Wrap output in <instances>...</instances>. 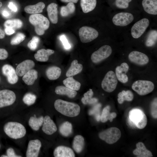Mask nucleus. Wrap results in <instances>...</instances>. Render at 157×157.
<instances>
[{
  "mask_svg": "<svg viewBox=\"0 0 157 157\" xmlns=\"http://www.w3.org/2000/svg\"><path fill=\"white\" fill-rule=\"evenodd\" d=\"M26 37L23 33H18L11 40L10 42L12 45H17L19 44L25 39Z\"/></svg>",
  "mask_w": 157,
  "mask_h": 157,
  "instance_id": "a19ab883",
  "label": "nucleus"
},
{
  "mask_svg": "<svg viewBox=\"0 0 157 157\" xmlns=\"http://www.w3.org/2000/svg\"><path fill=\"white\" fill-rule=\"evenodd\" d=\"M97 4V0H81L80 5L84 13H87L93 10Z\"/></svg>",
  "mask_w": 157,
  "mask_h": 157,
  "instance_id": "2f4dec72",
  "label": "nucleus"
},
{
  "mask_svg": "<svg viewBox=\"0 0 157 157\" xmlns=\"http://www.w3.org/2000/svg\"><path fill=\"white\" fill-rule=\"evenodd\" d=\"M148 19L143 18L136 22L131 29V34L135 38L140 37L144 33L149 25Z\"/></svg>",
  "mask_w": 157,
  "mask_h": 157,
  "instance_id": "9b49d317",
  "label": "nucleus"
},
{
  "mask_svg": "<svg viewBox=\"0 0 157 157\" xmlns=\"http://www.w3.org/2000/svg\"><path fill=\"white\" fill-rule=\"evenodd\" d=\"M65 87L74 90H79L81 86L80 83L74 79L72 76L68 77L63 81Z\"/></svg>",
  "mask_w": 157,
  "mask_h": 157,
  "instance_id": "7c9ffc66",
  "label": "nucleus"
},
{
  "mask_svg": "<svg viewBox=\"0 0 157 157\" xmlns=\"http://www.w3.org/2000/svg\"><path fill=\"white\" fill-rule=\"evenodd\" d=\"M59 38L60 40L62 43L65 49H68L71 48V46L69 43L65 35H61L60 36Z\"/></svg>",
  "mask_w": 157,
  "mask_h": 157,
  "instance_id": "49530a36",
  "label": "nucleus"
},
{
  "mask_svg": "<svg viewBox=\"0 0 157 157\" xmlns=\"http://www.w3.org/2000/svg\"><path fill=\"white\" fill-rule=\"evenodd\" d=\"M29 21L30 23L34 26L35 31L39 35H43L45 31L49 27V20L41 14L31 15L29 17Z\"/></svg>",
  "mask_w": 157,
  "mask_h": 157,
  "instance_id": "7ed1b4c3",
  "label": "nucleus"
},
{
  "mask_svg": "<svg viewBox=\"0 0 157 157\" xmlns=\"http://www.w3.org/2000/svg\"><path fill=\"white\" fill-rule=\"evenodd\" d=\"M61 73L60 68L56 66L50 67L46 71V74L47 77L51 80H55L58 78Z\"/></svg>",
  "mask_w": 157,
  "mask_h": 157,
  "instance_id": "c85d7f7f",
  "label": "nucleus"
},
{
  "mask_svg": "<svg viewBox=\"0 0 157 157\" xmlns=\"http://www.w3.org/2000/svg\"><path fill=\"white\" fill-rule=\"evenodd\" d=\"M45 7V4L42 2H40L35 4L26 6L24 8L25 11L30 14H39L42 12Z\"/></svg>",
  "mask_w": 157,
  "mask_h": 157,
  "instance_id": "a878e982",
  "label": "nucleus"
},
{
  "mask_svg": "<svg viewBox=\"0 0 157 157\" xmlns=\"http://www.w3.org/2000/svg\"><path fill=\"white\" fill-rule=\"evenodd\" d=\"M40 41L39 38L37 36L33 37L27 44V46L31 50H35L37 48Z\"/></svg>",
  "mask_w": 157,
  "mask_h": 157,
  "instance_id": "79ce46f5",
  "label": "nucleus"
},
{
  "mask_svg": "<svg viewBox=\"0 0 157 157\" xmlns=\"http://www.w3.org/2000/svg\"><path fill=\"white\" fill-rule=\"evenodd\" d=\"M7 155L8 157H20V155L16 154L14 149L12 148H8L6 151Z\"/></svg>",
  "mask_w": 157,
  "mask_h": 157,
  "instance_id": "de8ad7c7",
  "label": "nucleus"
},
{
  "mask_svg": "<svg viewBox=\"0 0 157 157\" xmlns=\"http://www.w3.org/2000/svg\"><path fill=\"white\" fill-rule=\"evenodd\" d=\"M110 109L109 106H107L103 109L101 115V120L102 122H105L108 120L111 122L116 117V113L115 112L110 113Z\"/></svg>",
  "mask_w": 157,
  "mask_h": 157,
  "instance_id": "473e14b6",
  "label": "nucleus"
},
{
  "mask_svg": "<svg viewBox=\"0 0 157 157\" xmlns=\"http://www.w3.org/2000/svg\"><path fill=\"white\" fill-rule=\"evenodd\" d=\"M3 130L8 136L13 139L22 138L26 133L24 126L17 122L11 121L6 123L4 125Z\"/></svg>",
  "mask_w": 157,
  "mask_h": 157,
  "instance_id": "f03ea898",
  "label": "nucleus"
},
{
  "mask_svg": "<svg viewBox=\"0 0 157 157\" xmlns=\"http://www.w3.org/2000/svg\"><path fill=\"white\" fill-rule=\"evenodd\" d=\"M112 52L111 47L109 45H104L94 52L91 56L92 61L97 63L108 58Z\"/></svg>",
  "mask_w": 157,
  "mask_h": 157,
  "instance_id": "1a4fd4ad",
  "label": "nucleus"
},
{
  "mask_svg": "<svg viewBox=\"0 0 157 157\" xmlns=\"http://www.w3.org/2000/svg\"><path fill=\"white\" fill-rule=\"evenodd\" d=\"M5 36L4 32L0 28V39H3Z\"/></svg>",
  "mask_w": 157,
  "mask_h": 157,
  "instance_id": "5fc2aeb1",
  "label": "nucleus"
},
{
  "mask_svg": "<svg viewBox=\"0 0 157 157\" xmlns=\"http://www.w3.org/2000/svg\"><path fill=\"white\" fill-rule=\"evenodd\" d=\"M42 143L38 139L30 140L28 142L26 153L27 157H37L38 156Z\"/></svg>",
  "mask_w": 157,
  "mask_h": 157,
  "instance_id": "ddd939ff",
  "label": "nucleus"
},
{
  "mask_svg": "<svg viewBox=\"0 0 157 157\" xmlns=\"http://www.w3.org/2000/svg\"><path fill=\"white\" fill-rule=\"evenodd\" d=\"M62 2L65 3L72 2L74 3H76L77 2L78 0H60Z\"/></svg>",
  "mask_w": 157,
  "mask_h": 157,
  "instance_id": "603ef678",
  "label": "nucleus"
},
{
  "mask_svg": "<svg viewBox=\"0 0 157 157\" xmlns=\"http://www.w3.org/2000/svg\"><path fill=\"white\" fill-rule=\"evenodd\" d=\"M8 56V53L6 50L4 49L0 48V60H5Z\"/></svg>",
  "mask_w": 157,
  "mask_h": 157,
  "instance_id": "09e8293b",
  "label": "nucleus"
},
{
  "mask_svg": "<svg viewBox=\"0 0 157 157\" xmlns=\"http://www.w3.org/2000/svg\"><path fill=\"white\" fill-rule=\"evenodd\" d=\"M4 25L5 28H10L14 30L21 28L23 26V22L18 19H8L5 22Z\"/></svg>",
  "mask_w": 157,
  "mask_h": 157,
  "instance_id": "e433bc0d",
  "label": "nucleus"
},
{
  "mask_svg": "<svg viewBox=\"0 0 157 157\" xmlns=\"http://www.w3.org/2000/svg\"><path fill=\"white\" fill-rule=\"evenodd\" d=\"M60 133L65 137H68L72 133V124L68 121H66L61 124L59 128Z\"/></svg>",
  "mask_w": 157,
  "mask_h": 157,
  "instance_id": "c9c22d12",
  "label": "nucleus"
},
{
  "mask_svg": "<svg viewBox=\"0 0 157 157\" xmlns=\"http://www.w3.org/2000/svg\"><path fill=\"white\" fill-rule=\"evenodd\" d=\"M134 19L133 15L126 12H121L117 13L113 17L112 21L115 25L124 26L131 23Z\"/></svg>",
  "mask_w": 157,
  "mask_h": 157,
  "instance_id": "f8f14e48",
  "label": "nucleus"
},
{
  "mask_svg": "<svg viewBox=\"0 0 157 157\" xmlns=\"http://www.w3.org/2000/svg\"><path fill=\"white\" fill-rule=\"evenodd\" d=\"M136 148L133 151V154L139 157H152L151 152L147 149L144 144L139 142L136 144Z\"/></svg>",
  "mask_w": 157,
  "mask_h": 157,
  "instance_id": "412c9836",
  "label": "nucleus"
},
{
  "mask_svg": "<svg viewBox=\"0 0 157 157\" xmlns=\"http://www.w3.org/2000/svg\"><path fill=\"white\" fill-rule=\"evenodd\" d=\"M80 40L83 43L90 42L96 38L98 32L94 28L89 26H83L78 31Z\"/></svg>",
  "mask_w": 157,
  "mask_h": 157,
  "instance_id": "6e6552de",
  "label": "nucleus"
},
{
  "mask_svg": "<svg viewBox=\"0 0 157 157\" xmlns=\"http://www.w3.org/2000/svg\"><path fill=\"white\" fill-rule=\"evenodd\" d=\"M38 77V72L35 69H32L26 73L23 76L22 80L28 85H33Z\"/></svg>",
  "mask_w": 157,
  "mask_h": 157,
  "instance_id": "b1692460",
  "label": "nucleus"
},
{
  "mask_svg": "<svg viewBox=\"0 0 157 157\" xmlns=\"http://www.w3.org/2000/svg\"><path fill=\"white\" fill-rule=\"evenodd\" d=\"M154 83L147 80H138L134 82L132 88L140 95H144L152 92L154 89Z\"/></svg>",
  "mask_w": 157,
  "mask_h": 157,
  "instance_id": "423d86ee",
  "label": "nucleus"
},
{
  "mask_svg": "<svg viewBox=\"0 0 157 157\" xmlns=\"http://www.w3.org/2000/svg\"><path fill=\"white\" fill-rule=\"evenodd\" d=\"M151 113L152 117L154 118H157V98H155L151 103Z\"/></svg>",
  "mask_w": 157,
  "mask_h": 157,
  "instance_id": "c03bdc74",
  "label": "nucleus"
},
{
  "mask_svg": "<svg viewBox=\"0 0 157 157\" xmlns=\"http://www.w3.org/2000/svg\"><path fill=\"white\" fill-rule=\"evenodd\" d=\"M5 31L6 33L8 35H11L15 32L14 29L9 27H6L5 29Z\"/></svg>",
  "mask_w": 157,
  "mask_h": 157,
  "instance_id": "8fccbe9b",
  "label": "nucleus"
},
{
  "mask_svg": "<svg viewBox=\"0 0 157 157\" xmlns=\"http://www.w3.org/2000/svg\"><path fill=\"white\" fill-rule=\"evenodd\" d=\"M16 99V94L13 91L8 89L0 90V108L12 105Z\"/></svg>",
  "mask_w": 157,
  "mask_h": 157,
  "instance_id": "9d476101",
  "label": "nucleus"
},
{
  "mask_svg": "<svg viewBox=\"0 0 157 157\" xmlns=\"http://www.w3.org/2000/svg\"><path fill=\"white\" fill-rule=\"evenodd\" d=\"M2 15L5 17H8L10 15L9 13L6 10H3L2 13Z\"/></svg>",
  "mask_w": 157,
  "mask_h": 157,
  "instance_id": "864d4df0",
  "label": "nucleus"
},
{
  "mask_svg": "<svg viewBox=\"0 0 157 157\" xmlns=\"http://www.w3.org/2000/svg\"><path fill=\"white\" fill-rule=\"evenodd\" d=\"M54 53V51L53 50L42 49L38 50L34 54V57L38 61L46 62L49 60V56Z\"/></svg>",
  "mask_w": 157,
  "mask_h": 157,
  "instance_id": "5701e85b",
  "label": "nucleus"
},
{
  "mask_svg": "<svg viewBox=\"0 0 157 157\" xmlns=\"http://www.w3.org/2000/svg\"><path fill=\"white\" fill-rule=\"evenodd\" d=\"M49 18L52 23L56 24L58 22V5L52 3L49 4L47 8Z\"/></svg>",
  "mask_w": 157,
  "mask_h": 157,
  "instance_id": "4be33fe9",
  "label": "nucleus"
},
{
  "mask_svg": "<svg viewBox=\"0 0 157 157\" xmlns=\"http://www.w3.org/2000/svg\"><path fill=\"white\" fill-rule=\"evenodd\" d=\"M121 132L117 127H112L101 131L99 134L100 139L111 144L117 142L121 136Z\"/></svg>",
  "mask_w": 157,
  "mask_h": 157,
  "instance_id": "39448f33",
  "label": "nucleus"
},
{
  "mask_svg": "<svg viewBox=\"0 0 157 157\" xmlns=\"http://www.w3.org/2000/svg\"><path fill=\"white\" fill-rule=\"evenodd\" d=\"M54 106L58 112L69 117L76 116L80 112V107L78 104L61 99H58L55 101Z\"/></svg>",
  "mask_w": 157,
  "mask_h": 157,
  "instance_id": "f257e3e1",
  "label": "nucleus"
},
{
  "mask_svg": "<svg viewBox=\"0 0 157 157\" xmlns=\"http://www.w3.org/2000/svg\"><path fill=\"white\" fill-rule=\"evenodd\" d=\"M94 115L95 119L97 121H99L101 120V115L100 113Z\"/></svg>",
  "mask_w": 157,
  "mask_h": 157,
  "instance_id": "6e6d98bb",
  "label": "nucleus"
},
{
  "mask_svg": "<svg viewBox=\"0 0 157 157\" xmlns=\"http://www.w3.org/2000/svg\"><path fill=\"white\" fill-rule=\"evenodd\" d=\"M42 126V131L48 135H51L57 130L56 125L48 115H46L44 117Z\"/></svg>",
  "mask_w": 157,
  "mask_h": 157,
  "instance_id": "f3484780",
  "label": "nucleus"
},
{
  "mask_svg": "<svg viewBox=\"0 0 157 157\" xmlns=\"http://www.w3.org/2000/svg\"></svg>",
  "mask_w": 157,
  "mask_h": 157,
  "instance_id": "bf43d9fd",
  "label": "nucleus"
},
{
  "mask_svg": "<svg viewBox=\"0 0 157 157\" xmlns=\"http://www.w3.org/2000/svg\"><path fill=\"white\" fill-rule=\"evenodd\" d=\"M55 92L57 94L65 95L71 98H74L77 94L76 91L62 85L57 86L55 88Z\"/></svg>",
  "mask_w": 157,
  "mask_h": 157,
  "instance_id": "cd10ccee",
  "label": "nucleus"
},
{
  "mask_svg": "<svg viewBox=\"0 0 157 157\" xmlns=\"http://www.w3.org/2000/svg\"><path fill=\"white\" fill-rule=\"evenodd\" d=\"M142 4L146 12L151 15L157 14V0H143Z\"/></svg>",
  "mask_w": 157,
  "mask_h": 157,
  "instance_id": "aec40b11",
  "label": "nucleus"
},
{
  "mask_svg": "<svg viewBox=\"0 0 157 157\" xmlns=\"http://www.w3.org/2000/svg\"><path fill=\"white\" fill-rule=\"evenodd\" d=\"M101 107L100 104H98L94 106L92 108L90 109L88 112L89 115H95L100 113V110Z\"/></svg>",
  "mask_w": 157,
  "mask_h": 157,
  "instance_id": "a18cd8bd",
  "label": "nucleus"
},
{
  "mask_svg": "<svg viewBox=\"0 0 157 157\" xmlns=\"http://www.w3.org/2000/svg\"><path fill=\"white\" fill-rule=\"evenodd\" d=\"M84 145V139L82 136L77 135L74 137L73 141L72 147L77 153H79L82 151Z\"/></svg>",
  "mask_w": 157,
  "mask_h": 157,
  "instance_id": "c756f323",
  "label": "nucleus"
},
{
  "mask_svg": "<svg viewBox=\"0 0 157 157\" xmlns=\"http://www.w3.org/2000/svg\"><path fill=\"white\" fill-rule=\"evenodd\" d=\"M35 66L34 62L30 59L25 60L17 66L15 70L18 76H22L29 70L33 69Z\"/></svg>",
  "mask_w": 157,
  "mask_h": 157,
  "instance_id": "dca6fc26",
  "label": "nucleus"
},
{
  "mask_svg": "<svg viewBox=\"0 0 157 157\" xmlns=\"http://www.w3.org/2000/svg\"><path fill=\"white\" fill-rule=\"evenodd\" d=\"M1 157H8V156H7V155H1Z\"/></svg>",
  "mask_w": 157,
  "mask_h": 157,
  "instance_id": "4d7b16f0",
  "label": "nucleus"
},
{
  "mask_svg": "<svg viewBox=\"0 0 157 157\" xmlns=\"http://www.w3.org/2000/svg\"><path fill=\"white\" fill-rule=\"evenodd\" d=\"M129 66L126 63H122L120 66H117L115 69V75L117 79L120 82L125 83L128 80L126 74L128 71Z\"/></svg>",
  "mask_w": 157,
  "mask_h": 157,
  "instance_id": "a211bd4d",
  "label": "nucleus"
},
{
  "mask_svg": "<svg viewBox=\"0 0 157 157\" xmlns=\"http://www.w3.org/2000/svg\"><path fill=\"white\" fill-rule=\"evenodd\" d=\"M157 39V31L156 30L150 31L147 34L145 44L147 47H151L156 43Z\"/></svg>",
  "mask_w": 157,
  "mask_h": 157,
  "instance_id": "4c0bfd02",
  "label": "nucleus"
},
{
  "mask_svg": "<svg viewBox=\"0 0 157 157\" xmlns=\"http://www.w3.org/2000/svg\"><path fill=\"white\" fill-rule=\"evenodd\" d=\"M93 95L92 90L90 89L84 94V97L81 99L82 103L85 105L92 104L97 103L98 99L95 98H92Z\"/></svg>",
  "mask_w": 157,
  "mask_h": 157,
  "instance_id": "72a5a7b5",
  "label": "nucleus"
},
{
  "mask_svg": "<svg viewBox=\"0 0 157 157\" xmlns=\"http://www.w3.org/2000/svg\"><path fill=\"white\" fill-rule=\"evenodd\" d=\"M36 99V96L34 94L31 93H26L23 98L24 103L28 106L33 104L35 102Z\"/></svg>",
  "mask_w": 157,
  "mask_h": 157,
  "instance_id": "ea45409f",
  "label": "nucleus"
},
{
  "mask_svg": "<svg viewBox=\"0 0 157 157\" xmlns=\"http://www.w3.org/2000/svg\"><path fill=\"white\" fill-rule=\"evenodd\" d=\"M44 118L42 116L37 117L35 115L31 117L28 120L29 126L33 130L36 131H38L42 126Z\"/></svg>",
  "mask_w": 157,
  "mask_h": 157,
  "instance_id": "bb28decb",
  "label": "nucleus"
},
{
  "mask_svg": "<svg viewBox=\"0 0 157 157\" xmlns=\"http://www.w3.org/2000/svg\"><path fill=\"white\" fill-rule=\"evenodd\" d=\"M53 155L55 157H74V153L71 148L63 146L57 147L54 150Z\"/></svg>",
  "mask_w": 157,
  "mask_h": 157,
  "instance_id": "6ab92c4d",
  "label": "nucleus"
},
{
  "mask_svg": "<svg viewBox=\"0 0 157 157\" xmlns=\"http://www.w3.org/2000/svg\"><path fill=\"white\" fill-rule=\"evenodd\" d=\"M132 0H116L115 4L118 8L121 9L127 8L129 6V3Z\"/></svg>",
  "mask_w": 157,
  "mask_h": 157,
  "instance_id": "37998d69",
  "label": "nucleus"
},
{
  "mask_svg": "<svg viewBox=\"0 0 157 157\" xmlns=\"http://www.w3.org/2000/svg\"><path fill=\"white\" fill-rule=\"evenodd\" d=\"M2 72L3 74L6 77L10 84H14L17 82L18 76L16 70L11 65L8 64L4 65L2 68Z\"/></svg>",
  "mask_w": 157,
  "mask_h": 157,
  "instance_id": "4468645a",
  "label": "nucleus"
},
{
  "mask_svg": "<svg viewBox=\"0 0 157 157\" xmlns=\"http://www.w3.org/2000/svg\"><path fill=\"white\" fill-rule=\"evenodd\" d=\"M75 10V7L74 3H69L66 6H63L60 8V14L63 17H66L73 13Z\"/></svg>",
  "mask_w": 157,
  "mask_h": 157,
  "instance_id": "58836bf2",
  "label": "nucleus"
},
{
  "mask_svg": "<svg viewBox=\"0 0 157 157\" xmlns=\"http://www.w3.org/2000/svg\"><path fill=\"white\" fill-rule=\"evenodd\" d=\"M117 83L115 74L113 71H110L105 75L102 81L101 86L105 91L111 92L115 89Z\"/></svg>",
  "mask_w": 157,
  "mask_h": 157,
  "instance_id": "0eeeda50",
  "label": "nucleus"
},
{
  "mask_svg": "<svg viewBox=\"0 0 157 157\" xmlns=\"http://www.w3.org/2000/svg\"><path fill=\"white\" fill-rule=\"evenodd\" d=\"M128 118L129 124L131 126H134L138 129L144 128L147 123V117L141 110L135 108L130 110Z\"/></svg>",
  "mask_w": 157,
  "mask_h": 157,
  "instance_id": "20e7f679",
  "label": "nucleus"
},
{
  "mask_svg": "<svg viewBox=\"0 0 157 157\" xmlns=\"http://www.w3.org/2000/svg\"><path fill=\"white\" fill-rule=\"evenodd\" d=\"M117 101L119 104H122L124 101H131L133 98V95L132 92L129 90H123L118 94Z\"/></svg>",
  "mask_w": 157,
  "mask_h": 157,
  "instance_id": "f704fd0d",
  "label": "nucleus"
},
{
  "mask_svg": "<svg viewBox=\"0 0 157 157\" xmlns=\"http://www.w3.org/2000/svg\"><path fill=\"white\" fill-rule=\"evenodd\" d=\"M129 60L131 62L139 65H144L149 61V59L145 54L137 51L130 53L128 56Z\"/></svg>",
  "mask_w": 157,
  "mask_h": 157,
  "instance_id": "2eb2a0df",
  "label": "nucleus"
},
{
  "mask_svg": "<svg viewBox=\"0 0 157 157\" xmlns=\"http://www.w3.org/2000/svg\"><path fill=\"white\" fill-rule=\"evenodd\" d=\"M2 5V2H1V1H0V8L1 7Z\"/></svg>",
  "mask_w": 157,
  "mask_h": 157,
  "instance_id": "13d9d810",
  "label": "nucleus"
},
{
  "mask_svg": "<svg viewBox=\"0 0 157 157\" xmlns=\"http://www.w3.org/2000/svg\"><path fill=\"white\" fill-rule=\"evenodd\" d=\"M83 68L82 64L78 63L77 60H74L72 62L70 67L67 71L66 75L68 77L77 74L81 72Z\"/></svg>",
  "mask_w": 157,
  "mask_h": 157,
  "instance_id": "393cba45",
  "label": "nucleus"
},
{
  "mask_svg": "<svg viewBox=\"0 0 157 157\" xmlns=\"http://www.w3.org/2000/svg\"><path fill=\"white\" fill-rule=\"evenodd\" d=\"M8 7L14 12H16L17 8L16 6L12 2H10L8 5Z\"/></svg>",
  "mask_w": 157,
  "mask_h": 157,
  "instance_id": "3c124183",
  "label": "nucleus"
}]
</instances>
